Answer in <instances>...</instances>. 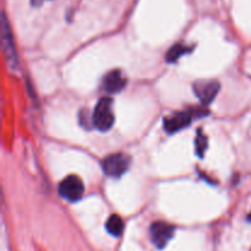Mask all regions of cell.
<instances>
[{
    "label": "cell",
    "mask_w": 251,
    "mask_h": 251,
    "mask_svg": "<svg viewBox=\"0 0 251 251\" xmlns=\"http://www.w3.org/2000/svg\"><path fill=\"white\" fill-rule=\"evenodd\" d=\"M113 102L110 98L104 97L98 100L95 112L92 114V124L100 131H108L114 124V113H113Z\"/></svg>",
    "instance_id": "6da1fadb"
},
{
    "label": "cell",
    "mask_w": 251,
    "mask_h": 251,
    "mask_svg": "<svg viewBox=\"0 0 251 251\" xmlns=\"http://www.w3.org/2000/svg\"><path fill=\"white\" fill-rule=\"evenodd\" d=\"M206 114H207V110L200 109H189L184 110V112H178L172 115V117L164 119V130L168 134L178 132L184 127H188L190 123L193 122L194 118L205 117Z\"/></svg>",
    "instance_id": "7a4b0ae2"
},
{
    "label": "cell",
    "mask_w": 251,
    "mask_h": 251,
    "mask_svg": "<svg viewBox=\"0 0 251 251\" xmlns=\"http://www.w3.org/2000/svg\"><path fill=\"white\" fill-rule=\"evenodd\" d=\"M130 158L124 153H113L105 157L102 162L103 172L108 176L118 178L129 169Z\"/></svg>",
    "instance_id": "3957f363"
},
{
    "label": "cell",
    "mask_w": 251,
    "mask_h": 251,
    "mask_svg": "<svg viewBox=\"0 0 251 251\" xmlns=\"http://www.w3.org/2000/svg\"><path fill=\"white\" fill-rule=\"evenodd\" d=\"M85 193V185L82 180L76 176H69L64 179L59 185V194L61 198L70 202H76L81 200Z\"/></svg>",
    "instance_id": "277c9868"
},
{
    "label": "cell",
    "mask_w": 251,
    "mask_h": 251,
    "mask_svg": "<svg viewBox=\"0 0 251 251\" xmlns=\"http://www.w3.org/2000/svg\"><path fill=\"white\" fill-rule=\"evenodd\" d=\"M176 228L166 222H154L150 228V237L154 247L158 249H163L169 240L173 238Z\"/></svg>",
    "instance_id": "5b68a950"
},
{
    "label": "cell",
    "mask_w": 251,
    "mask_h": 251,
    "mask_svg": "<svg viewBox=\"0 0 251 251\" xmlns=\"http://www.w3.org/2000/svg\"><path fill=\"white\" fill-rule=\"evenodd\" d=\"M220 91V83L217 81H199L194 83V92L203 105L212 103Z\"/></svg>",
    "instance_id": "8992f818"
},
{
    "label": "cell",
    "mask_w": 251,
    "mask_h": 251,
    "mask_svg": "<svg viewBox=\"0 0 251 251\" xmlns=\"http://www.w3.org/2000/svg\"><path fill=\"white\" fill-rule=\"evenodd\" d=\"M126 85V78L120 70H113L103 78V88L108 93H118Z\"/></svg>",
    "instance_id": "52a82bcc"
},
{
    "label": "cell",
    "mask_w": 251,
    "mask_h": 251,
    "mask_svg": "<svg viewBox=\"0 0 251 251\" xmlns=\"http://www.w3.org/2000/svg\"><path fill=\"white\" fill-rule=\"evenodd\" d=\"M2 38H4V50L5 55H6L7 60H10V63L12 61H16V55H15V49L14 44H12V37H11V31H10L9 24H7V20L5 14L2 15Z\"/></svg>",
    "instance_id": "ba28073f"
},
{
    "label": "cell",
    "mask_w": 251,
    "mask_h": 251,
    "mask_svg": "<svg viewBox=\"0 0 251 251\" xmlns=\"http://www.w3.org/2000/svg\"><path fill=\"white\" fill-rule=\"evenodd\" d=\"M105 228L113 237H120L124 230V221L118 215H112L105 223Z\"/></svg>",
    "instance_id": "9c48e42d"
},
{
    "label": "cell",
    "mask_w": 251,
    "mask_h": 251,
    "mask_svg": "<svg viewBox=\"0 0 251 251\" xmlns=\"http://www.w3.org/2000/svg\"><path fill=\"white\" fill-rule=\"evenodd\" d=\"M189 50H190L189 47L183 46V44H176V46L172 47V48L169 49L168 53L166 54V60L168 61V63H176L183 54L188 53Z\"/></svg>",
    "instance_id": "30bf717a"
},
{
    "label": "cell",
    "mask_w": 251,
    "mask_h": 251,
    "mask_svg": "<svg viewBox=\"0 0 251 251\" xmlns=\"http://www.w3.org/2000/svg\"><path fill=\"white\" fill-rule=\"evenodd\" d=\"M207 145H208L207 136H206V135H203L201 130H199L198 136H196V139H195V151H196V153H198L199 157L203 156L205 151L207 150Z\"/></svg>",
    "instance_id": "8fae6325"
},
{
    "label": "cell",
    "mask_w": 251,
    "mask_h": 251,
    "mask_svg": "<svg viewBox=\"0 0 251 251\" xmlns=\"http://www.w3.org/2000/svg\"><path fill=\"white\" fill-rule=\"evenodd\" d=\"M46 1H48V0H31V4L33 5V6L38 7V6H42Z\"/></svg>",
    "instance_id": "7c38bea8"
},
{
    "label": "cell",
    "mask_w": 251,
    "mask_h": 251,
    "mask_svg": "<svg viewBox=\"0 0 251 251\" xmlns=\"http://www.w3.org/2000/svg\"><path fill=\"white\" fill-rule=\"evenodd\" d=\"M249 221H250V222H251V213H250V215H249Z\"/></svg>",
    "instance_id": "4fadbf2b"
}]
</instances>
